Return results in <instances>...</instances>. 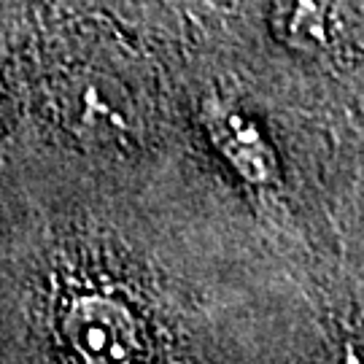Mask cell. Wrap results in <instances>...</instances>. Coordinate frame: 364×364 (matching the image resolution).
I'll return each instance as SVG.
<instances>
[{
  "instance_id": "cell-2",
  "label": "cell",
  "mask_w": 364,
  "mask_h": 364,
  "mask_svg": "<svg viewBox=\"0 0 364 364\" xmlns=\"http://www.w3.org/2000/svg\"><path fill=\"white\" fill-rule=\"evenodd\" d=\"M216 144L235 165V170L251 183H270L275 178V159L259 127L237 111H219L210 119Z\"/></svg>"
},
{
  "instance_id": "cell-3",
  "label": "cell",
  "mask_w": 364,
  "mask_h": 364,
  "mask_svg": "<svg viewBox=\"0 0 364 364\" xmlns=\"http://www.w3.org/2000/svg\"><path fill=\"white\" fill-rule=\"evenodd\" d=\"M289 33L297 36L299 43H316L321 41V30H324V22L318 16V9L313 6L311 0H294V6L289 9Z\"/></svg>"
},
{
  "instance_id": "cell-1",
  "label": "cell",
  "mask_w": 364,
  "mask_h": 364,
  "mask_svg": "<svg viewBox=\"0 0 364 364\" xmlns=\"http://www.w3.org/2000/svg\"><path fill=\"white\" fill-rule=\"evenodd\" d=\"M63 332L90 362H127L144 348L132 313L111 297L76 299L63 318Z\"/></svg>"
}]
</instances>
